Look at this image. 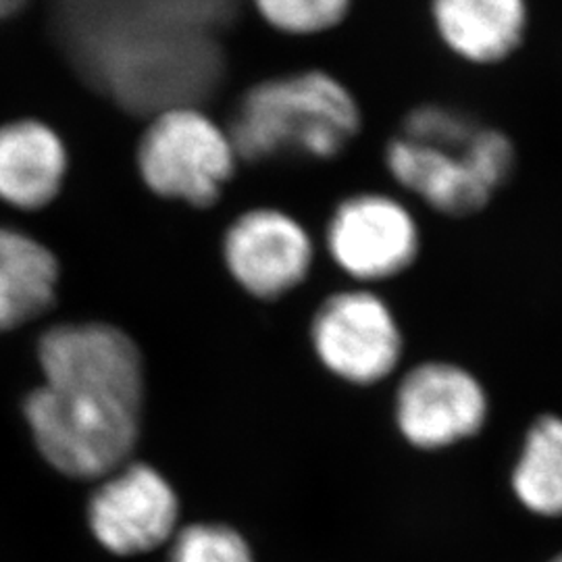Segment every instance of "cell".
Instances as JSON below:
<instances>
[{"label": "cell", "mask_w": 562, "mask_h": 562, "mask_svg": "<svg viewBox=\"0 0 562 562\" xmlns=\"http://www.w3.org/2000/svg\"><path fill=\"white\" fill-rule=\"evenodd\" d=\"M57 283L59 261L42 241L0 227V334L46 313Z\"/></svg>", "instance_id": "cell-12"}, {"label": "cell", "mask_w": 562, "mask_h": 562, "mask_svg": "<svg viewBox=\"0 0 562 562\" xmlns=\"http://www.w3.org/2000/svg\"><path fill=\"white\" fill-rule=\"evenodd\" d=\"M167 548V562H257L248 540L227 522L183 525Z\"/></svg>", "instance_id": "cell-15"}, {"label": "cell", "mask_w": 562, "mask_h": 562, "mask_svg": "<svg viewBox=\"0 0 562 562\" xmlns=\"http://www.w3.org/2000/svg\"><path fill=\"white\" fill-rule=\"evenodd\" d=\"M434 30L443 46L473 65L508 59L527 32V0H429Z\"/></svg>", "instance_id": "cell-11"}, {"label": "cell", "mask_w": 562, "mask_h": 562, "mask_svg": "<svg viewBox=\"0 0 562 562\" xmlns=\"http://www.w3.org/2000/svg\"><path fill=\"white\" fill-rule=\"evenodd\" d=\"M383 161L394 181L448 217H469L487 206L513 178L517 153L503 132L482 127L443 104L406 113L385 144Z\"/></svg>", "instance_id": "cell-2"}, {"label": "cell", "mask_w": 562, "mask_h": 562, "mask_svg": "<svg viewBox=\"0 0 562 562\" xmlns=\"http://www.w3.org/2000/svg\"><path fill=\"white\" fill-rule=\"evenodd\" d=\"M325 248L348 278L378 283L413 267L422 250V234L398 199L361 192L334 209L325 227Z\"/></svg>", "instance_id": "cell-7"}, {"label": "cell", "mask_w": 562, "mask_h": 562, "mask_svg": "<svg viewBox=\"0 0 562 562\" xmlns=\"http://www.w3.org/2000/svg\"><path fill=\"white\" fill-rule=\"evenodd\" d=\"M227 130L240 161H334L361 136V102L338 76L299 69L244 90Z\"/></svg>", "instance_id": "cell-3"}, {"label": "cell", "mask_w": 562, "mask_h": 562, "mask_svg": "<svg viewBox=\"0 0 562 562\" xmlns=\"http://www.w3.org/2000/svg\"><path fill=\"white\" fill-rule=\"evenodd\" d=\"M38 362L23 415L42 459L83 482L132 461L146 401L138 341L113 323H63L42 336Z\"/></svg>", "instance_id": "cell-1"}, {"label": "cell", "mask_w": 562, "mask_h": 562, "mask_svg": "<svg viewBox=\"0 0 562 562\" xmlns=\"http://www.w3.org/2000/svg\"><path fill=\"white\" fill-rule=\"evenodd\" d=\"M257 18L288 38H317L336 32L355 9V0H250Z\"/></svg>", "instance_id": "cell-14"}, {"label": "cell", "mask_w": 562, "mask_h": 562, "mask_svg": "<svg viewBox=\"0 0 562 562\" xmlns=\"http://www.w3.org/2000/svg\"><path fill=\"white\" fill-rule=\"evenodd\" d=\"M222 257L225 271L248 296L273 302L306 281L315 262V244L290 213L257 206L227 225Z\"/></svg>", "instance_id": "cell-9"}, {"label": "cell", "mask_w": 562, "mask_h": 562, "mask_svg": "<svg viewBox=\"0 0 562 562\" xmlns=\"http://www.w3.org/2000/svg\"><path fill=\"white\" fill-rule=\"evenodd\" d=\"M550 562H562V554H561V557H557V559H554V561H550Z\"/></svg>", "instance_id": "cell-17"}, {"label": "cell", "mask_w": 562, "mask_h": 562, "mask_svg": "<svg viewBox=\"0 0 562 562\" xmlns=\"http://www.w3.org/2000/svg\"><path fill=\"white\" fill-rule=\"evenodd\" d=\"M240 162L227 125L194 102L155 111L136 144L142 183L159 199L194 209L217 204Z\"/></svg>", "instance_id": "cell-4"}, {"label": "cell", "mask_w": 562, "mask_h": 562, "mask_svg": "<svg viewBox=\"0 0 562 562\" xmlns=\"http://www.w3.org/2000/svg\"><path fill=\"white\" fill-rule=\"evenodd\" d=\"M69 171V150L59 132L41 120L0 125V201L38 211L55 201Z\"/></svg>", "instance_id": "cell-10"}, {"label": "cell", "mask_w": 562, "mask_h": 562, "mask_svg": "<svg viewBox=\"0 0 562 562\" xmlns=\"http://www.w3.org/2000/svg\"><path fill=\"white\" fill-rule=\"evenodd\" d=\"M490 415L482 382L461 364L427 361L404 373L394 396V423L417 450H443L477 436Z\"/></svg>", "instance_id": "cell-8"}, {"label": "cell", "mask_w": 562, "mask_h": 562, "mask_svg": "<svg viewBox=\"0 0 562 562\" xmlns=\"http://www.w3.org/2000/svg\"><path fill=\"white\" fill-rule=\"evenodd\" d=\"M510 482L527 510L562 517V417L543 415L529 427Z\"/></svg>", "instance_id": "cell-13"}, {"label": "cell", "mask_w": 562, "mask_h": 562, "mask_svg": "<svg viewBox=\"0 0 562 562\" xmlns=\"http://www.w3.org/2000/svg\"><path fill=\"white\" fill-rule=\"evenodd\" d=\"M25 4L27 0H0V21L15 18Z\"/></svg>", "instance_id": "cell-16"}, {"label": "cell", "mask_w": 562, "mask_h": 562, "mask_svg": "<svg viewBox=\"0 0 562 562\" xmlns=\"http://www.w3.org/2000/svg\"><path fill=\"white\" fill-rule=\"evenodd\" d=\"M308 338L317 361L341 382L369 387L401 364L404 338L390 304L357 288L327 296L317 306Z\"/></svg>", "instance_id": "cell-5"}, {"label": "cell", "mask_w": 562, "mask_h": 562, "mask_svg": "<svg viewBox=\"0 0 562 562\" xmlns=\"http://www.w3.org/2000/svg\"><path fill=\"white\" fill-rule=\"evenodd\" d=\"M180 517L176 487L148 462L121 464L99 480L88 501L94 540L121 559L167 546L180 529Z\"/></svg>", "instance_id": "cell-6"}]
</instances>
